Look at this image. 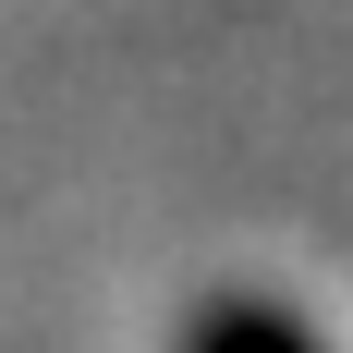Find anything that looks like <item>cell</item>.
Listing matches in <instances>:
<instances>
[{
  "label": "cell",
  "instance_id": "obj_1",
  "mask_svg": "<svg viewBox=\"0 0 353 353\" xmlns=\"http://www.w3.org/2000/svg\"><path fill=\"white\" fill-rule=\"evenodd\" d=\"M195 353H317V341H305L281 305H219V317L195 329Z\"/></svg>",
  "mask_w": 353,
  "mask_h": 353
}]
</instances>
